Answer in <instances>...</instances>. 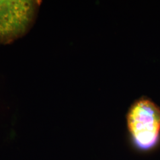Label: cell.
I'll return each instance as SVG.
<instances>
[{"label":"cell","instance_id":"1","mask_svg":"<svg viewBox=\"0 0 160 160\" xmlns=\"http://www.w3.org/2000/svg\"><path fill=\"white\" fill-rule=\"evenodd\" d=\"M39 8L38 1L0 0V44L24 36L33 26Z\"/></svg>","mask_w":160,"mask_h":160},{"label":"cell","instance_id":"2","mask_svg":"<svg viewBox=\"0 0 160 160\" xmlns=\"http://www.w3.org/2000/svg\"><path fill=\"white\" fill-rule=\"evenodd\" d=\"M127 125L139 148H151L157 143L160 135V108L148 98L139 99L129 110Z\"/></svg>","mask_w":160,"mask_h":160}]
</instances>
